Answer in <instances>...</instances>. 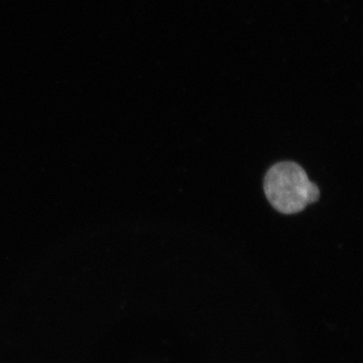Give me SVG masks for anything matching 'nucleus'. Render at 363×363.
Instances as JSON below:
<instances>
[{
	"label": "nucleus",
	"instance_id": "f257e3e1",
	"mask_svg": "<svg viewBox=\"0 0 363 363\" xmlns=\"http://www.w3.org/2000/svg\"><path fill=\"white\" fill-rule=\"evenodd\" d=\"M264 188L272 206L286 215L298 213L320 198L319 188L294 162L274 164L264 178Z\"/></svg>",
	"mask_w": 363,
	"mask_h": 363
}]
</instances>
